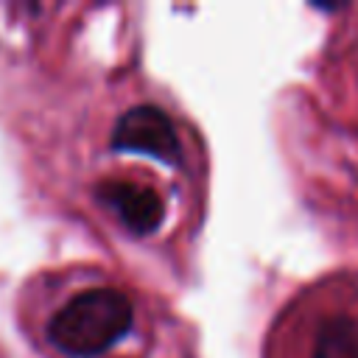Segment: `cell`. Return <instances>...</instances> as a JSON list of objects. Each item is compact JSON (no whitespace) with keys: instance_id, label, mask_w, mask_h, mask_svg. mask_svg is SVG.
<instances>
[{"instance_id":"1","label":"cell","mask_w":358,"mask_h":358,"mask_svg":"<svg viewBox=\"0 0 358 358\" xmlns=\"http://www.w3.org/2000/svg\"><path fill=\"white\" fill-rule=\"evenodd\" d=\"M268 358H358V271L305 288L282 313Z\"/></svg>"},{"instance_id":"2","label":"cell","mask_w":358,"mask_h":358,"mask_svg":"<svg viewBox=\"0 0 358 358\" xmlns=\"http://www.w3.org/2000/svg\"><path fill=\"white\" fill-rule=\"evenodd\" d=\"M131 327V302L117 288H87L67 299L48 322V338L73 358L106 352Z\"/></svg>"},{"instance_id":"3","label":"cell","mask_w":358,"mask_h":358,"mask_svg":"<svg viewBox=\"0 0 358 358\" xmlns=\"http://www.w3.org/2000/svg\"><path fill=\"white\" fill-rule=\"evenodd\" d=\"M112 145L117 151H131V154H148L162 162H176L179 159V140L173 131L171 117L157 109V106H134L129 109L112 134Z\"/></svg>"},{"instance_id":"4","label":"cell","mask_w":358,"mask_h":358,"mask_svg":"<svg viewBox=\"0 0 358 358\" xmlns=\"http://www.w3.org/2000/svg\"><path fill=\"white\" fill-rule=\"evenodd\" d=\"M98 201L103 207H109L115 213V218L134 235H148L159 227L162 215H165V204L162 199L140 182H120V179H109L103 182L98 190Z\"/></svg>"},{"instance_id":"5","label":"cell","mask_w":358,"mask_h":358,"mask_svg":"<svg viewBox=\"0 0 358 358\" xmlns=\"http://www.w3.org/2000/svg\"><path fill=\"white\" fill-rule=\"evenodd\" d=\"M0 358H3V352H0Z\"/></svg>"}]
</instances>
